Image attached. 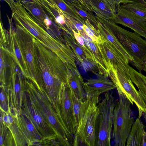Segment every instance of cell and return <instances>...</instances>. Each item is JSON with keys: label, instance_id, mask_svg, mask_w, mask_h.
I'll use <instances>...</instances> for the list:
<instances>
[{"label": "cell", "instance_id": "obj_1", "mask_svg": "<svg viewBox=\"0 0 146 146\" xmlns=\"http://www.w3.org/2000/svg\"><path fill=\"white\" fill-rule=\"evenodd\" d=\"M39 78L36 86L42 88L55 103L58 102L72 69L35 38Z\"/></svg>", "mask_w": 146, "mask_h": 146}, {"label": "cell", "instance_id": "obj_2", "mask_svg": "<svg viewBox=\"0 0 146 146\" xmlns=\"http://www.w3.org/2000/svg\"><path fill=\"white\" fill-rule=\"evenodd\" d=\"M26 92L37 109L52 129L63 146H72L73 137L68 132L57 113L56 104L41 87L27 79Z\"/></svg>", "mask_w": 146, "mask_h": 146}, {"label": "cell", "instance_id": "obj_3", "mask_svg": "<svg viewBox=\"0 0 146 146\" xmlns=\"http://www.w3.org/2000/svg\"><path fill=\"white\" fill-rule=\"evenodd\" d=\"M15 20L37 40L55 53L65 63L69 66H76L74 55L70 47L48 33L26 10L20 12L17 16Z\"/></svg>", "mask_w": 146, "mask_h": 146}, {"label": "cell", "instance_id": "obj_4", "mask_svg": "<svg viewBox=\"0 0 146 146\" xmlns=\"http://www.w3.org/2000/svg\"><path fill=\"white\" fill-rule=\"evenodd\" d=\"M96 17L98 22L104 24L111 31L133 58L131 64L142 73L146 62V40L135 32H131L122 28L112 20L100 16Z\"/></svg>", "mask_w": 146, "mask_h": 146}, {"label": "cell", "instance_id": "obj_5", "mask_svg": "<svg viewBox=\"0 0 146 146\" xmlns=\"http://www.w3.org/2000/svg\"><path fill=\"white\" fill-rule=\"evenodd\" d=\"M98 112L97 104L86 99L83 101L73 146H96V121Z\"/></svg>", "mask_w": 146, "mask_h": 146}, {"label": "cell", "instance_id": "obj_6", "mask_svg": "<svg viewBox=\"0 0 146 146\" xmlns=\"http://www.w3.org/2000/svg\"><path fill=\"white\" fill-rule=\"evenodd\" d=\"M117 101L113 92L105 93L97 104L99 112L96 124V146H110L112 136L114 110Z\"/></svg>", "mask_w": 146, "mask_h": 146}, {"label": "cell", "instance_id": "obj_7", "mask_svg": "<svg viewBox=\"0 0 146 146\" xmlns=\"http://www.w3.org/2000/svg\"><path fill=\"white\" fill-rule=\"evenodd\" d=\"M119 95L114 110L112 137L115 146H125L134 119L130 102L124 95Z\"/></svg>", "mask_w": 146, "mask_h": 146}, {"label": "cell", "instance_id": "obj_8", "mask_svg": "<svg viewBox=\"0 0 146 146\" xmlns=\"http://www.w3.org/2000/svg\"><path fill=\"white\" fill-rule=\"evenodd\" d=\"M9 27L4 29L1 20L0 22V46L7 51L16 63L23 76L31 80V77L23 50L11 19L8 17Z\"/></svg>", "mask_w": 146, "mask_h": 146}, {"label": "cell", "instance_id": "obj_9", "mask_svg": "<svg viewBox=\"0 0 146 146\" xmlns=\"http://www.w3.org/2000/svg\"><path fill=\"white\" fill-rule=\"evenodd\" d=\"M108 76L115 85L118 95H124L131 105L135 104L138 110V117L140 118L146 111V107L130 76L122 71L112 67H110Z\"/></svg>", "mask_w": 146, "mask_h": 146}, {"label": "cell", "instance_id": "obj_10", "mask_svg": "<svg viewBox=\"0 0 146 146\" xmlns=\"http://www.w3.org/2000/svg\"><path fill=\"white\" fill-rule=\"evenodd\" d=\"M15 28L26 60L31 77L30 81L35 84H36L39 75L37 62V48L35 42V38L17 23Z\"/></svg>", "mask_w": 146, "mask_h": 146}, {"label": "cell", "instance_id": "obj_11", "mask_svg": "<svg viewBox=\"0 0 146 146\" xmlns=\"http://www.w3.org/2000/svg\"><path fill=\"white\" fill-rule=\"evenodd\" d=\"M21 109L42 135L43 139L56 140L62 143L26 92L24 95Z\"/></svg>", "mask_w": 146, "mask_h": 146}, {"label": "cell", "instance_id": "obj_12", "mask_svg": "<svg viewBox=\"0 0 146 146\" xmlns=\"http://www.w3.org/2000/svg\"><path fill=\"white\" fill-rule=\"evenodd\" d=\"M17 66L7 86L10 102V109L14 114L21 108L23 97L25 92L27 79L20 71Z\"/></svg>", "mask_w": 146, "mask_h": 146}, {"label": "cell", "instance_id": "obj_13", "mask_svg": "<svg viewBox=\"0 0 146 146\" xmlns=\"http://www.w3.org/2000/svg\"><path fill=\"white\" fill-rule=\"evenodd\" d=\"M58 105L57 112L65 128L74 138L76 127L73 112L71 91L68 84L63 88Z\"/></svg>", "mask_w": 146, "mask_h": 146}, {"label": "cell", "instance_id": "obj_14", "mask_svg": "<svg viewBox=\"0 0 146 146\" xmlns=\"http://www.w3.org/2000/svg\"><path fill=\"white\" fill-rule=\"evenodd\" d=\"M97 78L88 79L84 82L83 87L86 98L98 104L101 94L116 88L112 81L104 76L99 75Z\"/></svg>", "mask_w": 146, "mask_h": 146}, {"label": "cell", "instance_id": "obj_15", "mask_svg": "<svg viewBox=\"0 0 146 146\" xmlns=\"http://www.w3.org/2000/svg\"><path fill=\"white\" fill-rule=\"evenodd\" d=\"M115 23L121 24L134 31L146 39L145 19L142 18L119 5L113 20Z\"/></svg>", "mask_w": 146, "mask_h": 146}, {"label": "cell", "instance_id": "obj_16", "mask_svg": "<svg viewBox=\"0 0 146 146\" xmlns=\"http://www.w3.org/2000/svg\"><path fill=\"white\" fill-rule=\"evenodd\" d=\"M15 114L18 130L26 145H39L43 137L35 126L21 109Z\"/></svg>", "mask_w": 146, "mask_h": 146}, {"label": "cell", "instance_id": "obj_17", "mask_svg": "<svg viewBox=\"0 0 146 146\" xmlns=\"http://www.w3.org/2000/svg\"><path fill=\"white\" fill-rule=\"evenodd\" d=\"M104 39L103 42L98 43V45L108 65L109 71L110 67H112L122 71L129 76V64L119 55L109 42Z\"/></svg>", "mask_w": 146, "mask_h": 146}, {"label": "cell", "instance_id": "obj_18", "mask_svg": "<svg viewBox=\"0 0 146 146\" xmlns=\"http://www.w3.org/2000/svg\"><path fill=\"white\" fill-rule=\"evenodd\" d=\"M17 66L9 53L0 46V87L7 89L8 82Z\"/></svg>", "mask_w": 146, "mask_h": 146}, {"label": "cell", "instance_id": "obj_19", "mask_svg": "<svg viewBox=\"0 0 146 146\" xmlns=\"http://www.w3.org/2000/svg\"><path fill=\"white\" fill-rule=\"evenodd\" d=\"M18 0L37 23L46 29H50L52 21L46 14L42 7L34 2Z\"/></svg>", "mask_w": 146, "mask_h": 146}, {"label": "cell", "instance_id": "obj_20", "mask_svg": "<svg viewBox=\"0 0 146 146\" xmlns=\"http://www.w3.org/2000/svg\"><path fill=\"white\" fill-rule=\"evenodd\" d=\"M97 30L101 36L110 44L119 55L129 64L133 60L127 52L111 31L104 24L98 21Z\"/></svg>", "mask_w": 146, "mask_h": 146}, {"label": "cell", "instance_id": "obj_21", "mask_svg": "<svg viewBox=\"0 0 146 146\" xmlns=\"http://www.w3.org/2000/svg\"><path fill=\"white\" fill-rule=\"evenodd\" d=\"M145 126L139 117L133 123L127 139V146H142L145 132Z\"/></svg>", "mask_w": 146, "mask_h": 146}, {"label": "cell", "instance_id": "obj_22", "mask_svg": "<svg viewBox=\"0 0 146 146\" xmlns=\"http://www.w3.org/2000/svg\"><path fill=\"white\" fill-rule=\"evenodd\" d=\"M78 73V71L73 72L68 78V84L77 98L84 101L86 96L83 87L84 82Z\"/></svg>", "mask_w": 146, "mask_h": 146}, {"label": "cell", "instance_id": "obj_23", "mask_svg": "<svg viewBox=\"0 0 146 146\" xmlns=\"http://www.w3.org/2000/svg\"><path fill=\"white\" fill-rule=\"evenodd\" d=\"M96 8L98 14L105 19L113 20L117 12L111 7L107 0H92Z\"/></svg>", "mask_w": 146, "mask_h": 146}, {"label": "cell", "instance_id": "obj_24", "mask_svg": "<svg viewBox=\"0 0 146 146\" xmlns=\"http://www.w3.org/2000/svg\"><path fill=\"white\" fill-rule=\"evenodd\" d=\"M129 76L138 91L146 96V76L137 71L130 66L129 67Z\"/></svg>", "mask_w": 146, "mask_h": 146}, {"label": "cell", "instance_id": "obj_25", "mask_svg": "<svg viewBox=\"0 0 146 146\" xmlns=\"http://www.w3.org/2000/svg\"><path fill=\"white\" fill-rule=\"evenodd\" d=\"M121 6L146 20V7L139 1L122 4Z\"/></svg>", "mask_w": 146, "mask_h": 146}, {"label": "cell", "instance_id": "obj_26", "mask_svg": "<svg viewBox=\"0 0 146 146\" xmlns=\"http://www.w3.org/2000/svg\"><path fill=\"white\" fill-rule=\"evenodd\" d=\"M67 3L83 19L84 21L88 20L97 29L98 22L93 12L84 9L78 5Z\"/></svg>", "mask_w": 146, "mask_h": 146}, {"label": "cell", "instance_id": "obj_27", "mask_svg": "<svg viewBox=\"0 0 146 146\" xmlns=\"http://www.w3.org/2000/svg\"><path fill=\"white\" fill-rule=\"evenodd\" d=\"M65 13L72 17L83 25L85 23L83 19L68 5L64 0H52Z\"/></svg>", "mask_w": 146, "mask_h": 146}, {"label": "cell", "instance_id": "obj_28", "mask_svg": "<svg viewBox=\"0 0 146 146\" xmlns=\"http://www.w3.org/2000/svg\"><path fill=\"white\" fill-rule=\"evenodd\" d=\"M0 146H15L14 138L8 128L0 121Z\"/></svg>", "mask_w": 146, "mask_h": 146}, {"label": "cell", "instance_id": "obj_29", "mask_svg": "<svg viewBox=\"0 0 146 146\" xmlns=\"http://www.w3.org/2000/svg\"><path fill=\"white\" fill-rule=\"evenodd\" d=\"M70 90L73 112L77 128L80 120L84 101L78 98L73 91L71 89Z\"/></svg>", "mask_w": 146, "mask_h": 146}, {"label": "cell", "instance_id": "obj_30", "mask_svg": "<svg viewBox=\"0 0 146 146\" xmlns=\"http://www.w3.org/2000/svg\"><path fill=\"white\" fill-rule=\"evenodd\" d=\"M0 110L4 112L11 111L9 97L6 89L0 87Z\"/></svg>", "mask_w": 146, "mask_h": 146}, {"label": "cell", "instance_id": "obj_31", "mask_svg": "<svg viewBox=\"0 0 146 146\" xmlns=\"http://www.w3.org/2000/svg\"><path fill=\"white\" fill-rule=\"evenodd\" d=\"M61 11L69 22L72 28V29L76 31V30L78 33H79L83 30V24L74 18L70 16L65 13L61 9Z\"/></svg>", "mask_w": 146, "mask_h": 146}, {"label": "cell", "instance_id": "obj_32", "mask_svg": "<svg viewBox=\"0 0 146 146\" xmlns=\"http://www.w3.org/2000/svg\"><path fill=\"white\" fill-rule=\"evenodd\" d=\"M114 10L117 12L118 6L121 4L131 2L139 0H107Z\"/></svg>", "mask_w": 146, "mask_h": 146}, {"label": "cell", "instance_id": "obj_33", "mask_svg": "<svg viewBox=\"0 0 146 146\" xmlns=\"http://www.w3.org/2000/svg\"><path fill=\"white\" fill-rule=\"evenodd\" d=\"M22 1L27 0L29 1H31L35 2L38 5L44 8L46 11H48L49 10L50 8L48 7V5L44 1H42L40 0H21Z\"/></svg>", "mask_w": 146, "mask_h": 146}, {"label": "cell", "instance_id": "obj_34", "mask_svg": "<svg viewBox=\"0 0 146 146\" xmlns=\"http://www.w3.org/2000/svg\"><path fill=\"white\" fill-rule=\"evenodd\" d=\"M139 94L143 100L146 108V96L142 92L139 91ZM144 118L146 122V111L143 113Z\"/></svg>", "mask_w": 146, "mask_h": 146}, {"label": "cell", "instance_id": "obj_35", "mask_svg": "<svg viewBox=\"0 0 146 146\" xmlns=\"http://www.w3.org/2000/svg\"><path fill=\"white\" fill-rule=\"evenodd\" d=\"M5 1L9 6L11 11L13 10L15 2L14 0H3Z\"/></svg>", "mask_w": 146, "mask_h": 146}, {"label": "cell", "instance_id": "obj_36", "mask_svg": "<svg viewBox=\"0 0 146 146\" xmlns=\"http://www.w3.org/2000/svg\"><path fill=\"white\" fill-rule=\"evenodd\" d=\"M142 146H146V131L144 136Z\"/></svg>", "mask_w": 146, "mask_h": 146}, {"label": "cell", "instance_id": "obj_37", "mask_svg": "<svg viewBox=\"0 0 146 146\" xmlns=\"http://www.w3.org/2000/svg\"><path fill=\"white\" fill-rule=\"evenodd\" d=\"M139 1L143 5L146 7V0H139Z\"/></svg>", "mask_w": 146, "mask_h": 146}, {"label": "cell", "instance_id": "obj_38", "mask_svg": "<svg viewBox=\"0 0 146 146\" xmlns=\"http://www.w3.org/2000/svg\"><path fill=\"white\" fill-rule=\"evenodd\" d=\"M144 70L146 72V62L145 65V68Z\"/></svg>", "mask_w": 146, "mask_h": 146}, {"label": "cell", "instance_id": "obj_39", "mask_svg": "<svg viewBox=\"0 0 146 146\" xmlns=\"http://www.w3.org/2000/svg\"><path fill=\"white\" fill-rule=\"evenodd\" d=\"M144 24H145V26L146 27V21L145 22Z\"/></svg>", "mask_w": 146, "mask_h": 146}]
</instances>
